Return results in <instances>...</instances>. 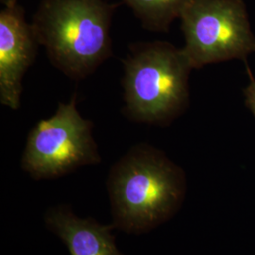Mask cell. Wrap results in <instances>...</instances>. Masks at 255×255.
Here are the masks:
<instances>
[{
	"mask_svg": "<svg viewBox=\"0 0 255 255\" xmlns=\"http://www.w3.org/2000/svg\"><path fill=\"white\" fill-rule=\"evenodd\" d=\"M107 189L114 227L140 235L179 211L185 198L186 178L163 151L139 144L112 166Z\"/></svg>",
	"mask_w": 255,
	"mask_h": 255,
	"instance_id": "1",
	"label": "cell"
},
{
	"mask_svg": "<svg viewBox=\"0 0 255 255\" xmlns=\"http://www.w3.org/2000/svg\"><path fill=\"white\" fill-rule=\"evenodd\" d=\"M115 8L103 0H42L31 27L51 64L71 80H83L112 56Z\"/></svg>",
	"mask_w": 255,
	"mask_h": 255,
	"instance_id": "2",
	"label": "cell"
},
{
	"mask_svg": "<svg viewBox=\"0 0 255 255\" xmlns=\"http://www.w3.org/2000/svg\"><path fill=\"white\" fill-rule=\"evenodd\" d=\"M123 66L124 110L129 119L165 125L186 109L193 67L182 48L164 42L136 44Z\"/></svg>",
	"mask_w": 255,
	"mask_h": 255,
	"instance_id": "3",
	"label": "cell"
},
{
	"mask_svg": "<svg viewBox=\"0 0 255 255\" xmlns=\"http://www.w3.org/2000/svg\"><path fill=\"white\" fill-rule=\"evenodd\" d=\"M93 123L77 109L76 96L60 102L49 119L40 120L27 136L21 166L34 180L55 179L101 162Z\"/></svg>",
	"mask_w": 255,
	"mask_h": 255,
	"instance_id": "4",
	"label": "cell"
},
{
	"mask_svg": "<svg viewBox=\"0 0 255 255\" xmlns=\"http://www.w3.org/2000/svg\"><path fill=\"white\" fill-rule=\"evenodd\" d=\"M183 52L193 68L255 51V37L241 0H189L182 10Z\"/></svg>",
	"mask_w": 255,
	"mask_h": 255,
	"instance_id": "5",
	"label": "cell"
},
{
	"mask_svg": "<svg viewBox=\"0 0 255 255\" xmlns=\"http://www.w3.org/2000/svg\"><path fill=\"white\" fill-rule=\"evenodd\" d=\"M39 43L18 3L0 12V102L10 109L21 104L24 76L33 64Z\"/></svg>",
	"mask_w": 255,
	"mask_h": 255,
	"instance_id": "6",
	"label": "cell"
},
{
	"mask_svg": "<svg viewBox=\"0 0 255 255\" xmlns=\"http://www.w3.org/2000/svg\"><path fill=\"white\" fill-rule=\"evenodd\" d=\"M45 222L63 240L70 255H124L115 244L113 224L101 225L92 218L81 219L65 205L47 210Z\"/></svg>",
	"mask_w": 255,
	"mask_h": 255,
	"instance_id": "7",
	"label": "cell"
},
{
	"mask_svg": "<svg viewBox=\"0 0 255 255\" xmlns=\"http://www.w3.org/2000/svg\"><path fill=\"white\" fill-rule=\"evenodd\" d=\"M146 29L166 31L189 0H123Z\"/></svg>",
	"mask_w": 255,
	"mask_h": 255,
	"instance_id": "8",
	"label": "cell"
},
{
	"mask_svg": "<svg viewBox=\"0 0 255 255\" xmlns=\"http://www.w3.org/2000/svg\"><path fill=\"white\" fill-rule=\"evenodd\" d=\"M250 75V83L244 90V95L246 99L247 106L254 113L255 116V80L252 74Z\"/></svg>",
	"mask_w": 255,
	"mask_h": 255,
	"instance_id": "9",
	"label": "cell"
},
{
	"mask_svg": "<svg viewBox=\"0 0 255 255\" xmlns=\"http://www.w3.org/2000/svg\"><path fill=\"white\" fill-rule=\"evenodd\" d=\"M1 3H2L4 6H8V5H10V4L17 3V0H1Z\"/></svg>",
	"mask_w": 255,
	"mask_h": 255,
	"instance_id": "10",
	"label": "cell"
}]
</instances>
